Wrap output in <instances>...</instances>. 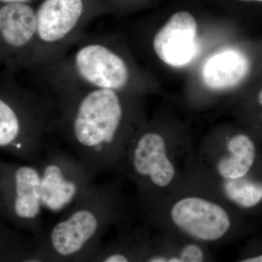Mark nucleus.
<instances>
[{"instance_id": "obj_1", "label": "nucleus", "mask_w": 262, "mask_h": 262, "mask_svg": "<svg viewBox=\"0 0 262 262\" xmlns=\"http://www.w3.org/2000/svg\"><path fill=\"white\" fill-rule=\"evenodd\" d=\"M53 131L96 178L121 175L129 139L128 115L119 92L106 89L56 93Z\"/></svg>"}, {"instance_id": "obj_2", "label": "nucleus", "mask_w": 262, "mask_h": 262, "mask_svg": "<svg viewBox=\"0 0 262 262\" xmlns=\"http://www.w3.org/2000/svg\"><path fill=\"white\" fill-rule=\"evenodd\" d=\"M139 206L146 225L203 246L225 241L249 227V217L187 182L166 195Z\"/></svg>"}, {"instance_id": "obj_3", "label": "nucleus", "mask_w": 262, "mask_h": 262, "mask_svg": "<svg viewBox=\"0 0 262 262\" xmlns=\"http://www.w3.org/2000/svg\"><path fill=\"white\" fill-rule=\"evenodd\" d=\"M127 216L126 202L117 183H94L50 229L48 246L59 258L75 257Z\"/></svg>"}, {"instance_id": "obj_4", "label": "nucleus", "mask_w": 262, "mask_h": 262, "mask_svg": "<svg viewBox=\"0 0 262 262\" xmlns=\"http://www.w3.org/2000/svg\"><path fill=\"white\" fill-rule=\"evenodd\" d=\"M11 74L0 75V149L35 163L53 131L54 100L20 85Z\"/></svg>"}, {"instance_id": "obj_5", "label": "nucleus", "mask_w": 262, "mask_h": 262, "mask_svg": "<svg viewBox=\"0 0 262 262\" xmlns=\"http://www.w3.org/2000/svg\"><path fill=\"white\" fill-rule=\"evenodd\" d=\"M35 71L54 94L91 89L120 93L131 80L130 67L120 53L84 35L59 59Z\"/></svg>"}, {"instance_id": "obj_6", "label": "nucleus", "mask_w": 262, "mask_h": 262, "mask_svg": "<svg viewBox=\"0 0 262 262\" xmlns=\"http://www.w3.org/2000/svg\"><path fill=\"white\" fill-rule=\"evenodd\" d=\"M91 0H43L36 9V34L29 70H37L61 58L84 35Z\"/></svg>"}, {"instance_id": "obj_7", "label": "nucleus", "mask_w": 262, "mask_h": 262, "mask_svg": "<svg viewBox=\"0 0 262 262\" xmlns=\"http://www.w3.org/2000/svg\"><path fill=\"white\" fill-rule=\"evenodd\" d=\"M46 212V191L38 162L0 161V218L17 228L36 229Z\"/></svg>"}, {"instance_id": "obj_8", "label": "nucleus", "mask_w": 262, "mask_h": 262, "mask_svg": "<svg viewBox=\"0 0 262 262\" xmlns=\"http://www.w3.org/2000/svg\"><path fill=\"white\" fill-rule=\"evenodd\" d=\"M46 192L48 213H62L94 183L95 177L72 153L45 151L37 161Z\"/></svg>"}, {"instance_id": "obj_9", "label": "nucleus", "mask_w": 262, "mask_h": 262, "mask_svg": "<svg viewBox=\"0 0 262 262\" xmlns=\"http://www.w3.org/2000/svg\"><path fill=\"white\" fill-rule=\"evenodd\" d=\"M36 34V9L30 4H0V67L13 73L30 69Z\"/></svg>"}, {"instance_id": "obj_10", "label": "nucleus", "mask_w": 262, "mask_h": 262, "mask_svg": "<svg viewBox=\"0 0 262 262\" xmlns=\"http://www.w3.org/2000/svg\"><path fill=\"white\" fill-rule=\"evenodd\" d=\"M198 25L189 12L174 13L154 38L155 53L160 59L173 67L192 61L196 49Z\"/></svg>"}, {"instance_id": "obj_11", "label": "nucleus", "mask_w": 262, "mask_h": 262, "mask_svg": "<svg viewBox=\"0 0 262 262\" xmlns=\"http://www.w3.org/2000/svg\"><path fill=\"white\" fill-rule=\"evenodd\" d=\"M249 69V61L242 52L228 48L215 53L207 60L202 75L210 89L225 90L242 82Z\"/></svg>"}, {"instance_id": "obj_12", "label": "nucleus", "mask_w": 262, "mask_h": 262, "mask_svg": "<svg viewBox=\"0 0 262 262\" xmlns=\"http://www.w3.org/2000/svg\"><path fill=\"white\" fill-rule=\"evenodd\" d=\"M180 241L178 244H170L167 262H208L205 246L183 237Z\"/></svg>"}, {"instance_id": "obj_13", "label": "nucleus", "mask_w": 262, "mask_h": 262, "mask_svg": "<svg viewBox=\"0 0 262 262\" xmlns=\"http://www.w3.org/2000/svg\"><path fill=\"white\" fill-rule=\"evenodd\" d=\"M13 233L8 223L0 218V262L10 261V248L14 241Z\"/></svg>"}, {"instance_id": "obj_14", "label": "nucleus", "mask_w": 262, "mask_h": 262, "mask_svg": "<svg viewBox=\"0 0 262 262\" xmlns=\"http://www.w3.org/2000/svg\"><path fill=\"white\" fill-rule=\"evenodd\" d=\"M132 252L127 248H117L108 251L98 262H137L138 255Z\"/></svg>"}, {"instance_id": "obj_15", "label": "nucleus", "mask_w": 262, "mask_h": 262, "mask_svg": "<svg viewBox=\"0 0 262 262\" xmlns=\"http://www.w3.org/2000/svg\"><path fill=\"white\" fill-rule=\"evenodd\" d=\"M236 262H262V254L261 253H253Z\"/></svg>"}, {"instance_id": "obj_16", "label": "nucleus", "mask_w": 262, "mask_h": 262, "mask_svg": "<svg viewBox=\"0 0 262 262\" xmlns=\"http://www.w3.org/2000/svg\"><path fill=\"white\" fill-rule=\"evenodd\" d=\"M32 0H0V4H8V3H25L29 4Z\"/></svg>"}, {"instance_id": "obj_17", "label": "nucleus", "mask_w": 262, "mask_h": 262, "mask_svg": "<svg viewBox=\"0 0 262 262\" xmlns=\"http://www.w3.org/2000/svg\"><path fill=\"white\" fill-rule=\"evenodd\" d=\"M16 262H45L42 261L40 258H24V259L18 260V261Z\"/></svg>"}, {"instance_id": "obj_18", "label": "nucleus", "mask_w": 262, "mask_h": 262, "mask_svg": "<svg viewBox=\"0 0 262 262\" xmlns=\"http://www.w3.org/2000/svg\"><path fill=\"white\" fill-rule=\"evenodd\" d=\"M262 93L261 91H260L259 94H258V103H260V105H261L262 99H261Z\"/></svg>"}, {"instance_id": "obj_19", "label": "nucleus", "mask_w": 262, "mask_h": 262, "mask_svg": "<svg viewBox=\"0 0 262 262\" xmlns=\"http://www.w3.org/2000/svg\"><path fill=\"white\" fill-rule=\"evenodd\" d=\"M242 1H246V2H258V3H261L262 0H242Z\"/></svg>"}]
</instances>
